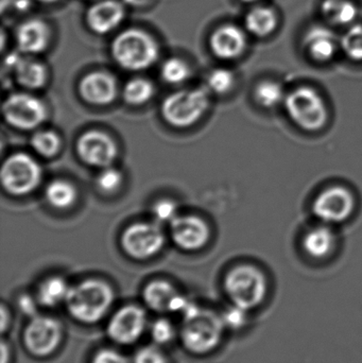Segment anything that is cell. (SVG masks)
Wrapping results in <instances>:
<instances>
[{
	"label": "cell",
	"instance_id": "6da1fadb",
	"mask_svg": "<svg viewBox=\"0 0 362 363\" xmlns=\"http://www.w3.org/2000/svg\"><path fill=\"white\" fill-rule=\"evenodd\" d=\"M225 328L221 315L191 303L183 313L181 340L187 351L204 355L218 347Z\"/></svg>",
	"mask_w": 362,
	"mask_h": 363
},
{
	"label": "cell",
	"instance_id": "7a4b0ae2",
	"mask_svg": "<svg viewBox=\"0 0 362 363\" xmlns=\"http://www.w3.org/2000/svg\"><path fill=\"white\" fill-rule=\"evenodd\" d=\"M114 298V291L108 283L100 279H86L70 287L64 304L77 321L94 324L106 317Z\"/></svg>",
	"mask_w": 362,
	"mask_h": 363
},
{
	"label": "cell",
	"instance_id": "3957f363",
	"mask_svg": "<svg viewBox=\"0 0 362 363\" xmlns=\"http://www.w3.org/2000/svg\"><path fill=\"white\" fill-rule=\"evenodd\" d=\"M159 53L154 38L142 30H125L113 40V57L123 69H147L157 62Z\"/></svg>",
	"mask_w": 362,
	"mask_h": 363
},
{
	"label": "cell",
	"instance_id": "277c9868",
	"mask_svg": "<svg viewBox=\"0 0 362 363\" xmlns=\"http://www.w3.org/2000/svg\"><path fill=\"white\" fill-rule=\"evenodd\" d=\"M284 106L291 121L305 131H319L329 118L324 99L312 87L301 86L287 94Z\"/></svg>",
	"mask_w": 362,
	"mask_h": 363
},
{
	"label": "cell",
	"instance_id": "5b68a950",
	"mask_svg": "<svg viewBox=\"0 0 362 363\" xmlns=\"http://www.w3.org/2000/svg\"><path fill=\"white\" fill-rule=\"evenodd\" d=\"M225 288L233 305L249 311L263 302L267 291V281L259 269L250 264H242L227 273Z\"/></svg>",
	"mask_w": 362,
	"mask_h": 363
},
{
	"label": "cell",
	"instance_id": "8992f818",
	"mask_svg": "<svg viewBox=\"0 0 362 363\" xmlns=\"http://www.w3.org/2000/svg\"><path fill=\"white\" fill-rule=\"evenodd\" d=\"M210 106L208 91L203 89H183L166 98L162 106L164 119L172 127L195 125Z\"/></svg>",
	"mask_w": 362,
	"mask_h": 363
},
{
	"label": "cell",
	"instance_id": "52a82bcc",
	"mask_svg": "<svg viewBox=\"0 0 362 363\" xmlns=\"http://www.w3.org/2000/svg\"><path fill=\"white\" fill-rule=\"evenodd\" d=\"M0 177L6 191L14 196H25L40 185L42 168L30 155L15 153L4 161Z\"/></svg>",
	"mask_w": 362,
	"mask_h": 363
},
{
	"label": "cell",
	"instance_id": "ba28073f",
	"mask_svg": "<svg viewBox=\"0 0 362 363\" xmlns=\"http://www.w3.org/2000/svg\"><path fill=\"white\" fill-rule=\"evenodd\" d=\"M62 337V325L57 319L47 315H35L30 319L23 330V345L31 355L48 357L61 345Z\"/></svg>",
	"mask_w": 362,
	"mask_h": 363
},
{
	"label": "cell",
	"instance_id": "9c48e42d",
	"mask_svg": "<svg viewBox=\"0 0 362 363\" xmlns=\"http://www.w3.org/2000/svg\"><path fill=\"white\" fill-rule=\"evenodd\" d=\"M121 245L131 257L147 259L161 251L165 245V235L157 224L140 222L123 232Z\"/></svg>",
	"mask_w": 362,
	"mask_h": 363
},
{
	"label": "cell",
	"instance_id": "30bf717a",
	"mask_svg": "<svg viewBox=\"0 0 362 363\" xmlns=\"http://www.w3.org/2000/svg\"><path fill=\"white\" fill-rule=\"evenodd\" d=\"M4 116L6 123L21 130H31L44 123L46 106L29 94H13L4 101Z\"/></svg>",
	"mask_w": 362,
	"mask_h": 363
},
{
	"label": "cell",
	"instance_id": "8fae6325",
	"mask_svg": "<svg viewBox=\"0 0 362 363\" xmlns=\"http://www.w3.org/2000/svg\"><path fill=\"white\" fill-rule=\"evenodd\" d=\"M355 198L348 188L333 186L318 194L312 206L315 215L324 223H341L352 215Z\"/></svg>",
	"mask_w": 362,
	"mask_h": 363
},
{
	"label": "cell",
	"instance_id": "7c38bea8",
	"mask_svg": "<svg viewBox=\"0 0 362 363\" xmlns=\"http://www.w3.org/2000/svg\"><path fill=\"white\" fill-rule=\"evenodd\" d=\"M147 328V315L144 309L135 305L117 311L108 322L106 333L111 340L121 345L135 343Z\"/></svg>",
	"mask_w": 362,
	"mask_h": 363
},
{
	"label": "cell",
	"instance_id": "4fadbf2b",
	"mask_svg": "<svg viewBox=\"0 0 362 363\" xmlns=\"http://www.w3.org/2000/svg\"><path fill=\"white\" fill-rule=\"evenodd\" d=\"M79 157L87 165L106 168L112 165L118 155L114 140L100 131H89L79 138L77 144Z\"/></svg>",
	"mask_w": 362,
	"mask_h": 363
},
{
	"label": "cell",
	"instance_id": "5bb4252c",
	"mask_svg": "<svg viewBox=\"0 0 362 363\" xmlns=\"http://www.w3.org/2000/svg\"><path fill=\"white\" fill-rule=\"evenodd\" d=\"M170 225L174 243L185 251L201 249L210 239L208 224L196 216H178Z\"/></svg>",
	"mask_w": 362,
	"mask_h": 363
},
{
	"label": "cell",
	"instance_id": "9a60e30c",
	"mask_svg": "<svg viewBox=\"0 0 362 363\" xmlns=\"http://www.w3.org/2000/svg\"><path fill=\"white\" fill-rule=\"evenodd\" d=\"M145 304L157 313H180L186 308L189 300L176 291L166 281H153L142 291Z\"/></svg>",
	"mask_w": 362,
	"mask_h": 363
},
{
	"label": "cell",
	"instance_id": "2e32d148",
	"mask_svg": "<svg viewBox=\"0 0 362 363\" xmlns=\"http://www.w3.org/2000/svg\"><path fill=\"white\" fill-rule=\"evenodd\" d=\"M79 91L89 104L104 106L114 101L118 89L114 77L108 72H95L81 80Z\"/></svg>",
	"mask_w": 362,
	"mask_h": 363
},
{
	"label": "cell",
	"instance_id": "e0dca14e",
	"mask_svg": "<svg viewBox=\"0 0 362 363\" xmlns=\"http://www.w3.org/2000/svg\"><path fill=\"white\" fill-rule=\"evenodd\" d=\"M125 8L117 0H102L91 6L86 21L91 31L97 34H108L114 31L125 18Z\"/></svg>",
	"mask_w": 362,
	"mask_h": 363
},
{
	"label": "cell",
	"instance_id": "ac0fdd59",
	"mask_svg": "<svg viewBox=\"0 0 362 363\" xmlns=\"http://www.w3.org/2000/svg\"><path fill=\"white\" fill-rule=\"evenodd\" d=\"M4 65L14 72L18 84L26 89H40L46 82V68L35 60L12 52L4 60Z\"/></svg>",
	"mask_w": 362,
	"mask_h": 363
},
{
	"label": "cell",
	"instance_id": "d6986e66",
	"mask_svg": "<svg viewBox=\"0 0 362 363\" xmlns=\"http://www.w3.org/2000/svg\"><path fill=\"white\" fill-rule=\"evenodd\" d=\"M246 47V35L234 25L221 26L210 38V48L219 59H236L244 53Z\"/></svg>",
	"mask_w": 362,
	"mask_h": 363
},
{
	"label": "cell",
	"instance_id": "ffe728a7",
	"mask_svg": "<svg viewBox=\"0 0 362 363\" xmlns=\"http://www.w3.org/2000/svg\"><path fill=\"white\" fill-rule=\"evenodd\" d=\"M16 42L19 50L26 55L42 52L48 46V27L38 19H29L17 29Z\"/></svg>",
	"mask_w": 362,
	"mask_h": 363
},
{
	"label": "cell",
	"instance_id": "44dd1931",
	"mask_svg": "<svg viewBox=\"0 0 362 363\" xmlns=\"http://www.w3.org/2000/svg\"><path fill=\"white\" fill-rule=\"evenodd\" d=\"M304 44L312 59L318 62L331 61L337 52V36L325 27H312L304 38Z\"/></svg>",
	"mask_w": 362,
	"mask_h": 363
},
{
	"label": "cell",
	"instance_id": "7402d4cb",
	"mask_svg": "<svg viewBox=\"0 0 362 363\" xmlns=\"http://www.w3.org/2000/svg\"><path fill=\"white\" fill-rule=\"evenodd\" d=\"M337 242L335 233L327 225L312 228L304 237L303 247L308 255L315 258L327 257Z\"/></svg>",
	"mask_w": 362,
	"mask_h": 363
},
{
	"label": "cell",
	"instance_id": "603a6c76",
	"mask_svg": "<svg viewBox=\"0 0 362 363\" xmlns=\"http://www.w3.org/2000/svg\"><path fill=\"white\" fill-rule=\"evenodd\" d=\"M70 287L65 279L59 277H49L38 286V302L45 307H55L65 303Z\"/></svg>",
	"mask_w": 362,
	"mask_h": 363
},
{
	"label": "cell",
	"instance_id": "cb8c5ba5",
	"mask_svg": "<svg viewBox=\"0 0 362 363\" xmlns=\"http://www.w3.org/2000/svg\"><path fill=\"white\" fill-rule=\"evenodd\" d=\"M278 25V17L272 9L257 6L248 13L246 27L254 35L264 38L274 31Z\"/></svg>",
	"mask_w": 362,
	"mask_h": 363
},
{
	"label": "cell",
	"instance_id": "d4e9b609",
	"mask_svg": "<svg viewBox=\"0 0 362 363\" xmlns=\"http://www.w3.org/2000/svg\"><path fill=\"white\" fill-rule=\"evenodd\" d=\"M322 13L334 25L346 26L355 21L358 9L351 0H324Z\"/></svg>",
	"mask_w": 362,
	"mask_h": 363
},
{
	"label": "cell",
	"instance_id": "484cf974",
	"mask_svg": "<svg viewBox=\"0 0 362 363\" xmlns=\"http://www.w3.org/2000/svg\"><path fill=\"white\" fill-rule=\"evenodd\" d=\"M46 199L55 208L66 209L77 200L76 188L69 182L55 180L46 188Z\"/></svg>",
	"mask_w": 362,
	"mask_h": 363
},
{
	"label": "cell",
	"instance_id": "4316f807",
	"mask_svg": "<svg viewBox=\"0 0 362 363\" xmlns=\"http://www.w3.org/2000/svg\"><path fill=\"white\" fill-rule=\"evenodd\" d=\"M254 96L259 106L266 108H274L285 104L287 94L280 83L265 81L257 85Z\"/></svg>",
	"mask_w": 362,
	"mask_h": 363
},
{
	"label": "cell",
	"instance_id": "83f0119b",
	"mask_svg": "<svg viewBox=\"0 0 362 363\" xmlns=\"http://www.w3.org/2000/svg\"><path fill=\"white\" fill-rule=\"evenodd\" d=\"M154 86L146 79L135 78L130 80L123 87V96L125 102L131 106H142L152 98Z\"/></svg>",
	"mask_w": 362,
	"mask_h": 363
},
{
	"label": "cell",
	"instance_id": "f1b7e54d",
	"mask_svg": "<svg viewBox=\"0 0 362 363\" xmlns=\"http://www.w3.org/2000/svg\"><path fill=\"white\" fill-rule=\"evenodd\" d=\"M31 146L38 155L52 157L61 150V138L51 131H38L32 136Z\"/></svg>",
	"mask_w": 362,
	"mask_h": 363
},
{
	"label": "cell",
	"instance_id": "f546056e",
	"mask_svg": "<svg viewBox=\"0 0 362 363\" xmlns=\"http://www.w3.org/2000/svg\"><path fill=\"white\" fill-rule=\"evenodd\" d=\"M342 50L353 61H362V25H353L342 36Z\"/></svg>",
	"mask_w": 362,
	"mask_h": 363
},
{
	"label": "cell",
	"instance_id": "4dcf8cb0",
	"mask_svg": "<svg viewBox=\"0 0 362 363\" xmlns=\"http://www.w3.org/2000/svg\"><path fill=\"white\" fill-rule=\"evenodd\" d=\"M161 74L162 78L169 84H181L188 79L191 69L183 60L171 57L162 66Z\"/></svg>",
	"mask_w": 362,
	"mask_h": 363
},
{
	"label": "cell",
	"instance_id": "1f68e13d",
	"mask_svg": "<svg viewBox=\"0 0 362 363\" xmlns=\"http://www.w3.org/2000/svg\"><path fill=\"white\" fill-rule=\"evenodd\" d=\"M235 76L227 68H217L208 77V85L214 93L227 94L233 89Z\"/></svg>",
	"mask_w": 362,
	"mask_h": 363
},
{
	"label": "cell",
	"instance_id": "d6a6232c",
	"mask_svg": "<svg viewBox=\"0 0 362 363\" xmlns=\"http://www.w3.org/2000/svg\"><path fill=\"white\" fill-rule=\"evenodd\" d=\"M150 336L157 345H167L174 340L176 330L171 322L166 319H159L151 325Z\"/></svg>",
	"mask_w": 362,
	"mask_h": 363
},
{
	"label": "cell",
	"instance_id": "836d02e7",
	"mask_svg": "<svg viewBox=\"0 0 362 363\" xmlns=\"http://www.w3.org/2000/svg\"><path fill=\"white\" fill-rule=\"evenodd\" d=\"M123 180V174L110 166V167L103 168V170L100 172L97 178V185L102 191L111 194L120 187Z\"/></svg>",
	"mask_w": 362,
	"mask_h": 363
},
{
	"label": "cell",
	"instance_id": "e575fe53",
	"mask_svg": "<svg viewBox=\"0 0 362 363\" xmlns=\"http://www.w3.org/2000/svg\"><path fill=\"white\" fill-rule=\"evenodd\" d=\"M153 216L159 223H171L178 217V207L170 200H161L155 203Z\"/></svg>",
	"mask_w": 362,
	"mask_h": 363
},
{
	"label": "cell",
	"instance_id": "d590c367",
	"mask_svg": "<svg viewBox=\"0 0 362 363\" xmlns=\"http://www.w3.org/2000/svg\"><path fill=\"white\" fill-rule=\"evenodd\" d=\"M221 318H222L225 328L239 330V328H244V324L247 323V311L242 307L233 305L225 311Z\"/></svg>",
	"mask_w": 362,
	"mask_h": 363
},
{
	"label": "cell",
	"instance_id": "8d00e7d4",
	"mask_svg": "<svg viewBox=\"0 0 362 363\" xmlns=\"http://www.w3.org/2000/svg\"><path fill=\"white\" fill-rule=\"evenodd\" d=\"M134 363H166V357L157 347H146L136 353Z\"/></svg>",
	"mask_w": 362,
	"mask_h": 363
},
{
	"label": "cell",
	"instance_id": "74e56055",
	"mask_svg": "<svg viewBox=\"0 0 362 363\" xmlns=\"http://www.w3.org/2000/svg\"><path fill=\"white\" fill-rule=\"evenodd\" d=\"M91 363H128V360L114 350H101L95 354Z\"/></svg>",
	"mask_w": 362,
	"mask_h": 363
},
{
	"label": "cell",
	"instance_id": "f35d334b",
	"mask_svg": "<svg viewBox=\"0 0 362 363\" xmlns=\"http://www.w3.org/2000/svg\"><path fill=\"white\" fill-rule=\"evenodd\" d=\"M18 306L21 309V313L23 315H28V317L33 318L35 317L38 313V309H36V302L33 298L29 296H21L18 298Z\"/></svg>",
	"mask_w": 362,
	"mask_h": 363
},
{
	"label": "cell",
	"instance_id": "ab89813d",
	"mask_svg": "<svg viewBox=\"0 0 362 363\" xmlns=\"http://www.w3.org/2000/svg\"><path fill=\"white\" fill-rule=\"evenodd\" d=\"M10 320L11 315L10 313H9L8 309L4 305L1 306V333L4 334L6 333V328L10 326Z\"/></svg>",
	"mask_w": 362,
	"mask_h": 363
},
{
	"label": "cell",
	"instance_id": "60d3db41",
	"mask_svg": "<svg viewBox=\"0 0 362 363\" xmlns=\"http://www.w3.org/2000/svg\"><path fill=\"white\" fill-rule=\"evenodd\" d=\"M11 350L6 341H1V363H10Z\"/></svg>",
	"mask_w": 362,
	"mask_h": 363
},
{
	"label": "cell",
	"instance_id": "b9f144b4",
	"mask_svg": "<svg viewBox=\"0 0 362 363\" xmlns=\"http://www.w3.org/2000/svg\"><path fill=\"white\" fill-rule=\"evenodd\" d=\"M12 4H14L15 9L21 12H25L31 6L30 0H13Z\"/></svg>",
	"mask_w": 362,
	"mask_h": 363
},
{
	"label": "cell",
	"instance_id": "7bdbcfd3",
	"mask_svg": "<svg viewBox=\"0 0 362 363\" xmlns=\"http://www.w3.org/2000/svg\"><path fill=\"white\" fill-rule=\"evenodd\" d=\"M148 1L149 0H123V2L132 6H144V4Z\"/></svg>",
	"mask_w": 362,
	"mask_h": 363
},
{
	"label": "cell",
	"instance_id": "ee69618b",
	"mask_svg": "<svg viewBox=\"0 0 362 363\" xmlns=\"http://www.w3.org/2000/svg\"><path fill=\"white\" fill-rule=\"evenodd\" d=\"M11 2H13V0H1L2 11L6 10V6H9V4H10Z\"/></svg>",
	"mask_w": 362,
	"mask_h": 363
},
{
	"label": "cell",
	"instance_id": "f6af8a7d",
	"mask_svg": "<svg viewBox=\"0 0 362 363\" xmlns=\"http://www.w3.org/2000/svg\"><path fill=\"white\" fill-rule=\"evenodd\" d=\"M38 1L45 2V4H51V2L57 1V0H38Z\"/></svg>",
	"mask_w": 362,
	"mask_h": 363
},
{
	"label": "cell",
	"instance_id": "bcb514c9",
	"mask_svg": "<svg viewBox=\"0 0 362 363\" xmlns=\"http://www.w3.org/2000/svg\"><path fill=\"white\" fill-rule=\"evenodd\" d=\"M242 1H244V2H254V1H257V0H242Z\"/></svg>",
	"mask_w": 362,
	"mask_h": 363
}]
</instances>
